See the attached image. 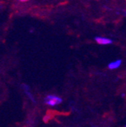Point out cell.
Returning <instances> with one entry per match:
<instances>
[{"label":"cell","mask_w":126,"mask_h":127,"mask_svg":"<svg viewBox=\"0 0 126 127\" xmlns=\"http://www.w3.org/2000/svg\"></svg>","instance_id":"8992f818"},{"label":"cell","mask_w":126,"mask_h":127,"mask_svg":"<svg viewBox=\"0 0 126 127\" xmlns=\"http://www.w3.org/2000/svg\"><path fill=\"white\" fill-rule=\"evenodd\" d=\"M95 41L98 44H101V45H106V44H111L112 43V40L108 39L106 37H101V36H97L94 38Z\"/></svg>","instance_id":"7a4b0ae2"},{"label":"cell","mask_w":126,"mask_h":127,"mask_svg":"<svg viewBox=\"0 0 126 127\" xmlns=\"http://www.w3.org/2000/svg\"><path fill=\"white\" fill-rule=\"evenodd\" d=\"M20 1H21V2H27V1H29V0H20Z\"/></svg>","instance_id":"5b68a950"},{"label":"cell","mask_w":126,"mask_h":127,"mask_svg":"<svg viewBox=\"0 0 126 127\" xmlns=\"http://www.w3.org/2000/svg\"><path fill=\"white\" fill-rule=\"evenodd\" d=\"M122 64V60H117L115 61H112L108 64V68L111 70L113 69H116L118 67H120V65Z\"/></svg>","instance_id":"3957f363"},{"label":"cell","mask_w":126,"mask_h":127,"mask_svg":"<svg viewBox=\"0 0 126 127\" xmlns=\"http://www.w3.org/2000/svg\"><path fill=\"white\" fill-rule=\"evenodd\" d=\"M45 103L50 106H55L56 105H59L62 102V99L53 95H49L45 98Z\"/></svg>","instance_id":"6da1fadb"},{"label":"cell","mask_w":126,"mask_h":127,"mask_svg":"<svg viewBox=\"0 0 126 127\" xmlns=\"http://www.w3.org/2000/svg\"><path fill=\"white\" fill-rule=\"evenodd\" d=\"M23 87H24V90H25V93H26V95H27V96H29V98L32 100L33 101H34V98H33V96H32V95H31V93L29 92V87L26 85H23Z\"/></svg>","instance_id":"277c9868"}]
</instances>
